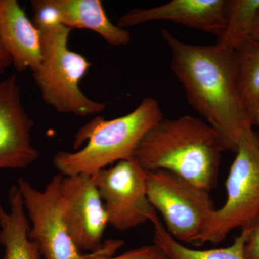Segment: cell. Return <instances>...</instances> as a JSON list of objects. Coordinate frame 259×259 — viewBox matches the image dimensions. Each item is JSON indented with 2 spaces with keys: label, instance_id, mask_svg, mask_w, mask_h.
<instances>
[{
  "label": "cell",
  "instance_id": "obj_22",
  "mask_svg": "<svg viewBox=\"0 0 259 259\" xmlns=\"http://www.w3.org/2000/svg\"><path fill=\"white\" fill-rule=\"evenodd\" d=\"M248 115L249 117L252 125H256L259 127V101L248 110Z\"/></svg>",
  "mask_w": 259,
  "mask_h": 259
},
{
  "label": "cell",
  "instance_id": "obj_20",
  "mask_svg": "<svg viewBox=\"0 0 259 259\" xmlns=\"http://www.w3.org/2000/svg\"><path fill=\"white\" fill-rule=\"evenodd\" d=\"M248 228L244 245L245 259H259V214Z\"/></svg>",
  "mask_w": 259,
  "mask_h": 259
},
{
  "label": "cell",
  "instance_id": "obj_10",
  "mask_svg": "<svg viewBox=\"0 0 259 259\" xmlns=\"http://www.w3.org/2000/svg\"><path fill=\"white\" fill-rule=\"evenodd\" d=\"M35 122L24 108L21 89L15 75L0 82V168L23 169L40 152L31 143Z\"/></svg>",
  "mask_w": 259,
  "mask_h": 259
},
{
  "label": "cell",
  "instance_id": "obj_9",
  "mask_svg": "<svg viewBox=\"0 0 259 259\" xmlns=\"http://www.w3.org/2000/svg\"><path fill=\"white\" fill-rule=\"evenodd\" d=\"M60 193L65 223L75 245L84 251L101 248L108 220L92 176H64Z\"/></svg>",
  "mask_w": 259,
  "mask_h": 259
},
{
  "label": "cell",
  "instance_id": "obj_8",
  "mask_svg": "<svg viewBox=\"0 0 259 259\" xmlns=\"http://www.w3.org/2000/svg\"><path fill=\"white\" fill-rule=\"evenodd\" d=\"M63 177L55 175L42 191L23 179L18 180L17 186L32 223L28 236L38 245L44 259H87L93 252L81 253L65 223L60 193Z\"/></svg>",
  "mask_w": 259,
  "mask_h": 259
},
{
  "label": "cell",
  "instance_id": "obj_6",
  "mask_svg": "<svg viewBox=\"0 0 259 259\" xmlns=\"http://www.w3.org/2000/svg\"><path fill=\"white\" fill-rule=\"evenodd\" d=\"M150 203L161 213L165 228L181 243L199 245L216 210L209 192L165 170L148 171Z\"/></svg>",
  "mask_w": 259,
  "mask_h": 259
},
{
  "label": "cell",
  "instance_id": "obj_11",
  "mask_svg": "<svg viewBox=\"0 0 259 259\" xmlns=\"http://www.w3.org/2000/svg\"><path fill=\"white\" fill-rule=\"evenodd\" d=\"M226 0H171L155 8L130 10L119 19L117 26L125 29L161 20L218 37L226 25Z\"/></svg>",
  "mask_w": 259,
  "mask_h": 259
},
{
  "label": "cell",
  "instance_id": "obj_13",
  "mask_svg": "<svg viewBox=\"0 0 259 259\" xmlns=\"http://www.w3.org/2000/svg\"><path fill=\"white\" fill-rule=\"evenodd\" d=\"M62 25L68 28L87 29L96 32L110 45L126 46L131 34L110 21L100 0H54Z\"/></svg>",
  "mask_w": 259,
  "mask_h": 259
},
{
  "label": "cell",
  "instance_id": "obj_19",
  "mask_svg": "<svg viewBox=\"0 0 259 259\" xmlns=\"http://www.w3.org/2000/svg\"><path fill=\"white\" fill-rule=\"evenodd\" d=\"M32 23L40 32L62 25L61 15L54 0H32Z\"/></svg>",
  "mask_w": 259,
  "mask_h": 259
},
{
  "label": "cell",
  "instance_id": "obj_3",
  "mask_svg": "<svg viewBox=\"0 0 259 259\" xmlns=\"http://www.w3.org/2000/svg\"><path fill=\"white\" fill-rule=\"evenodd\" d=\"M159 103L145 97L133 111L112 120L97 117L76 135L74 148L88 140L86 146L74 152L59 151L53 163L63 176H93L115 162L134 157L135 150L145 134L163 118Z\"/></svg>",
  "mask_w": 259,
  "mask_h": 259
},
{
  "label": "cell",
  "instance_id": "obj_16",
  "mask_svg": "<svg viewBox=\"0 0 259 259\" xmlns=\"http://www.w3.org/2000/svg\"><path fill=\"white\" fill-rule=\"evenodd\" d=\"M259 11V0H226V25L215 45L236 51L250 38Z\"/></svg>",
  "mask_w": 259,
  "mask_h": 259
},
{
  "label": "cell",
  "instance_id": "obj_12",
  "mask_svg": "<svg viewBox=\"0 0 259 259\" xmlns=\"http://www.w3.org/2000/svg\"><path fill=\"white\" fill-rule=\"evenodd\" d=\"M0 35L18 72H35L42 61L41 32L17 0H0Z\"/></svg>",
  "mask_w": 259,
  "mask_h": 259
},
{
  "label": "cell",
  "instance_id": "obj_23",
  "mask_svg": "<svg viewBox=\"0 0 259 259\" xmlns=\"http://www.w3.org/2000/svg\"><path fill=\"white\" fill-rule=\"evenodd\" d=\"M250 38L253 40L259 41V11L255 18L254 25H253V30H252Z\"/></svg>",
  "mask_w": 259,
  "mask_h": 259
},
{
  "label": "cell",
  "instance_id": "obj_1",
  "mask_svg": "<svg viewBox=\"0 0 259 259\" xmlns=\"http://www.w3.org/2000/svg\"><path fill=\"white\" fill-rule=\"evenodd\" d=\"M174 74L192 108L219 134L226 151L236 153L243 130L252 125L242 100L235 51L181 40L166 29Z\"/></svg>",
  "mask_w": 259,
  "mask_h": 259
},
{
  "label": "cell",
  "instance_id": "obj_2",
  "mask_svg": "<svg viewBox=\"0 0 259 259\" xmlns=\"http://www.w3.org/2000/svg\"><path fill=\"white\" fill-rule=\"evenodd\" d=\"M219 134L190 115L161 119L145 134L134 158L146 171L165 170L210 192L215 188L222 153Z\"/></svg>",
  "mask_w": 259,
  "mask_h": 259
},
{
  "label": "cell",
  "instance_id": "obj_17",
  "mask_svg": "<svg viewBox=\"0 0 259 259\" xmlns=\"http://www.w3.org/2000/svg\"><path fill=\"white\" fill-rule=\"evenodd\" d=\"M242 100L247 113L259 101V41L250 38L236 49Z\"/></svg>",
  "mask_w": 259,
  "mask_h": 259
},
{
  "label": "cell",
  "instance_id": "obj_14",
  "mask_svg": "<svg viewBox=\"0 0 259 259\" xmlns=\"http://www.w3.org/2000/svg\"><path fill=\"white\" fill-rule=\"evenodd\" d=\"M9 203V212L0 203V244L5 248L3 259H44L38 245L29 238L30 222L17 185L10 188Z\"/></svg>",
  "mask_w": 259,
  "mask_h": 259
},
{
  "label": "cell",
  "instance_id": "obj_5",
  "mask_svg": "<svg viewBox=\"0 0 259 259\" xmlns=\"http://www.w3.org/2000/svg\"><path fill=\"white\" fill-rule=\"evenodd\" d=\"M252 126L238 140L226 182V203L209 218L199 245L221 243L236 228L249 226L259 214V139Z\"/></svg>",
  "mask_w": 259,
  "mask_h": 259
},
{
  "label": "cell",
  "instance_id": "obj_15",
  "mask_svg": "<svg viewBox=\"0 0 259 259\" xmlns=\"http://www.w3.org/2000/svg\"><path fill=\"white\" fill-rule=\"evenodd\" d=\"M153 226V243L159 246L168 259H245L244 245L248 228H242L239 236L226 248L196 250L177 241L169 234L155 212L150 219Z\"/></svg>",
  "mask_w": 259,
  "mask_h": 259
},
{
  "label": "cell",
  "instance_id": "obj_18",
  "mask_svg": "<svg viewBox=\"0 0 259 259\" xmlns=\"http://www.w3.org/2000/svg\"><path fill=\"white\" fill-rule=\"evenodd\" d=\"M123 244L124 241L122 240H108L104 242L101 248L94 251L93 255L87 259H168L164 252L155 243L144 245L112 257L116 250Z\"/></svg>",
  "mask_w": 259,
  "mask_h": 259
},
{
  "label": "cell",
  "instance_id": "obj_4",
  "mask_svg": "<svg viewBox=\"0 0 259 259\" xmlns=\"http://www.w3.org/2000/svg\"><path fill=\"white\" fill-rule=\"evenodd\" d=\"M71 31L64 25L41 31V64L32 76L44 101L56 112L82 117L97 115L106 105L89 98L80 88L92 64L69 49Z\"/></svg>",
  "mask_w": 259,
  "mask_h": 259
},
{
  "label": "cell",
  "instance_id": "obj_21",
  "mask_svg": "<svg viewBox=\"0 0 259 259\" xmlns=\"http://www.w3.org/2000/svg\"><path fill=\"white\" fill-rule=\"evenodd\" d=\"M13 65V60L3 44L0 35V74H4L6 70Z\"/></svg>",
  "mask_w": 259,
  "mask_h": 259
},
{
  "label": "cell",
  "instance_id": "obj_7",
  "mask_svg": "<svg viewBox=\"0 0 259 259\" xmlns=\"http://www.w3.org/2000/svg\"><path fill=\"white\" fill-rule=\"evenodd\" d=\"M148 171L134 158L117 162L92 176L106 211L108 224L127 231L150 221L156 209L148 200Z\"/></svg>",
  "mask_w": 259,
  "mask_h": 259
}]
</instances>
